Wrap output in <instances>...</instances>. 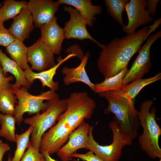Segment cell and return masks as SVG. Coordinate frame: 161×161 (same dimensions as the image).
<instances>
[{
  "mask_svg": "<svg viewBox=\"0 0 161 161\" xmlns=\"http://www.w3.org/2000/svg\"><path fill=\"white\" fill-rule=\"evenodd\" d=\"M46 110L24 120V123L32 126L30 143L35 149L39 151L41 137L45 131L55 124L58 117L66 110V99L58 97L47 101Z\"/></svg>",
  "mask_w": 161,
  "mask_h": 161,
  "instance_id": "cell-5",
  "label": "cell"
},
{
  "mask_svg": "<svg viewBox=\"0 0 161 161\" xmlns=\"http://www.w3.org/2000/svg\"><path fill=\"white\" fill-rule=\"evenodd\" d=\"M90 55L89 52H86L81 59L80 64L76 67L65 66L63 68L61 73L64 75L63 80L65 85L69 86L73 83L82 82L88 86L95 92L94 84L90 81L85 68Z\"/></svg>",
  "mask_w": 161,
  "mask_h": 161,
  "instance_id": "cell-17",
  "label": "cell"
},
{
  "mask_svg": "<svg viewBox=\"0 0 161 161\" xmlns=\"http://www.w3.org/2000/svg\"><path fill=\"white\" fill-rule=\"evenodd\" d=\"M14 116L9 114L0 113V137L4 138L10 142H16L15 124Z\"/></svg>",
  "mask_w": 161,
  "mask_h": 161,
  "instance_id": "cell-24",
  "label": "cell"
},
{
  "mask_svg": "<svg viewBox=\"0 0 161 161\" xmlns=\"http://www.w3.org/2000/svg\"><path fill=\"white\" fill-rule=\"evenodd\" d=\"M65 99L66 110L58 117L57 124L44 133L41 140L39 148L50 156L57 152L85 119L91 117L96 107L95 102L86 92H73Z\"/></svg>",
  "mask_w": 161,
  "mask_h": 161,
  "instance_id": "cell-1",
  "label": "cell"
},
{
  "mask_svg": "<svg viewBox=\"0 0 161 161\" xmlns=\"http://www.w3.org/2000/svg\"><path fill=\"white\" fill-rule=\"evenodd\" d=\"M20 161H46V160L43 154L34 148L30 142Z\"/></svg>",
  "mask_w": 161,
  "mask_h": 161,
  "instance_id": "cell-28",
  "label": "cell"
},
{
  "mask_svg": "<svg viewBox=\"0 0 161 161\" xmlns=\"http://www.w3.org/2000/svg\"><path fill=\"white\" fill-rule=\"evenodd\" d=\"M41 30V40L47 45L54 54H60L62 45L66 38L63 29L58 24L57 18L55 16L49 22L43 25Z\"/></svg>",
  "mask_w": 161,
  "mask_h": 161,
  "instance_id": "cell-14",
  "label": "cell"
},
{
  "mask_svg": "<svg viewBox=\"0 0 161 161\" xmlns=\"http://www.w3.org/2000/svg\"><path fill=\"white\" fill-rule=\"evenodd\" d=\"M113 134V141L109 145H100L94 139L93 127L90 126L86 143L87 149L92 151L104 161H118L121 155L123 147L132 143V138L122 131L117 123L114 118L109 124Z\"/></svg>",
  "mask_w": 161,
  "mask_h": 161,
  "instance_id": "cell-6",
  "label": "cell"
},
{
  "mask_svg": "<svg viewBox=\"0 0 161 161\" xmlns=\"http://www.w3.org/2000/svg\"><path fill=\"white\" fill-rule=\"evenodd\" d=\"M60 4H66L75 8L86 21L87 25L92 27L97 15L101 13L102 7L100 5H94L90 0H59Z\"/></svg>",
  "mask_w": 161,
  "mask_h": 161,
  "instance_id": "cell-19",
  "label": "cell"
},
{
  "mask_svg": "<svg viewBox=\"0 0 161 161\" xmlns=\"http://www.w3.org/2000/svg\"><path fill=\"white\" fill-rule=\"evenodd\" d=\"M71 157H76L84 161H104L91 151H89L84 154L74 153L71 156Z\"/></svg>",
  "mask_w": 161,
  "mask_h": 161,
  "instance_id": "cell-30",
  "label": "cell"
},
{
  "mask_svg": "<svg viewBox=\"0 0 161 161\" xmlns=\"http://www.w3.org/2000/svg\"><path fill=\"white\" fill-rule=\"evenodd\" d=\"M33 127L30 126L25 132L19 134H16V148L14 155L11 161H20L26 149L29 146L30 141V137L32 130Z\"/></svg>",
  "mask_w": 161,
  "mask_h": 161,
  "instance_id": "cell-27",
  "label": "cell"
},
{
  "mask_svg": "<svg viewBox=\"0 0 161 161\" xmlns=\"http://www.w3.org/2000/svg\"><path fill=\"white\" fill-rule=\"evenodd\" d=\"M159 161H161V160H160Z\"/></svg>",
  "mask_w": 161,
  "mask_h": 161,
  "instance_id": "cell-37",
  "label": "cell"
},
{
  "mask_svg": "<svg viewBox=\"0 0 161 161\" xmlns=\"http://www.w3.org/2000/svg\"><path fill=\"white\" fill-rule=\"evenodd\" d=\"M75 56H76L75 55L72 54L68 55L64 59L61 56H59L57 59L58 63L55 66L38 73L33 72L30 68L24 70L26 77L31 86L35 80L38 79L41 82L43 87L47 86L50 88L51 90L55 92L58 89L59 83L57 81H54L53 78L57 73V69L64 62L70 58Z\"/></svg>",
  "mask_w": 161,
  "mask_h": 161,
  "instance_id": "cell-16",
  "label": "cell"
},
{
  "mask_svg": "<svg viewBox=\"0 0 161 161\" xmlns=\"http://www.w3.org/2000/svg\"><path fill=\"white\" fill-rule=\"evenodd\" d=\"M108 102L104 112L112 113L120 130L134 140L138 135L139 129V111L134 107V100H130L120 90L109 91L99 93Z\"/></svg>",
  "mask_w": 161,
  "mask_h": 161,
  "instance_id": "cell-3",
  "label": "cell"
},
{
  "mask_svg": "<svg viewBox=\"0 0 161 161\" xmlns=\"http://www.w3.org/2000/svg\"><path fill=\"white\" fill-rule=\"evenodd\" d=\"M159 1L158 0H147V7L150 15L154 16L155 14Z\"/></svg>",
  "mask_w": 161,
  "mask_h": 161,
  "instance_id": "cell-33",
  "label": "cell"
},
{
  "mask_svg": "<svg viewBox=\"0 0 161 161\" xmlns=\"http://www.w3.org/2000/svg\"><path fill=\"white\" fill-rule=\"evenodd\" d=\"M153 103V100H147L140 105L138 119L143 131L142 134L138 136V140L141 148L149 157L161 159L159 139L161 129L156 122V108H151Z\"/></svg>",
  "mask_w": 161,
  "mask_h": 161,
  "instance_id": "cell-4",
  "label": "cell"
},
{
  "mask_svg": "<svg viewBox=\"0 0 161 161\" xmlns=\"http://www.w3.org/2000/svg\"><path fill=\"white\" fill-rule=\"evenodd\" d=\"M4 23L0 21V45L6 47L16 39L8 29L4 25Z\"/></svg>",
  "mask_w": 161,
  "mask_h": 161,
  "instance_id": "cell-29",
  "label": "cell"
},
{
  "mask_svg": "<svg viewBox=\"0 0 161 161\" xmlns=\"http://www.w3.org/2000/svg\"><path fill=\"white\" fill-rule=\"evenodd\" d=\"M34 28L32 16L26 5L13 18L8 30L15 39L23 43L29 37Z\"/></svg>",
  "mask_w": 161,
  "mask_h": 161,
  "instance_id": "cell-15",
  "label": "cell"
},
{
  "mask_svg": "<svg viewBox=\"0 0 161 161\" xmlns=\"http://www.w3.org/2000/svg\"><path fill=\"white\" fill-rule=\"evenodd\" d=\"M27 3L25 0H5L0 8V21L4 23L10 19L13 18L20 13Z\"/></svg>",
  "mask_w": 161,
  "mask_h": 161,
  "instance_id": "cell-23",
  "label": "cell"
},
{
  "mask_svg": "<svg viewBox=\"0 0 161 161\" xmlns=\"http://www.w3.org/2000/svg\"><path fill=\"white\" fill-rule=\"evenodd\" d=\"M161 79V73L148 78L136 79L124 86L120 90L123 92L130 100H134L136 96L145 86Z\"/></svg>",
  "mask_w": 161,
  "mask_h": 161,
  "instance_id": "cell-22",
  "label": "cell"
},
{
  "mask_svg": "<svg viewBox=\"0 0 161 161\" xmlns=\"http://www.w3.org/2000/svg\"><path fill=\"white\" fill-rule=\"evenodd\" d=\"M6 51L22 70H24L30 68L28 64V47L23 42L16 39L6 47Z\"/></svg>",
  "mask_w": 161,
  "mask_h": 161,
  "instance_id": "cell-20",
  "label": "cell"
},
{
  "mask_svg": "<svg viewBox=\"0 0 161 161\" xmlns=\"http://www.w3.org/2000/svg\"><path fill=\"white\" fill-rule=\"evenodd\" d=\"M60 4L52 0H30L27 6L30 12L35 26L40 28L55 16Z\"/></svg>",
  "mask_w": 161,
  "mask_h": 161,
  "instance_id": "cell-13",
  "label": "cell"
},
{
  "mask_svg": "<svg viewBox=\"0 0 161 161\" xmlns=\"http://www.w3.org/2000/svg\"><path fill=\"white\" fill-rule=\"evenodd\" d=\"M14 79V77L13 76L7 77L4 76L0 63V91L11 88L12 84L10 82Z\"/></svg>",
  "mask_w": 161,
  "mask_h": 161,
  "instance_id": "cell-31",
  "label": "cell"
},
{
  "mask_svg": "<svg viewBox=\"0 0 161 161\" xmlns=\"http://www.w3.org/2000/svg\"><path fill=\"white\" fill-rule=\"evenodd\" d=\"M12 89L18 100V104L15 106L14 116L16 123L18 126L24 120L23 116L25 113L32 115L39 113L41 111L43 112L46 110L48 105L47 101L44 102V100H49L59 97L55 92L51 90L35 95L30 94L27 89L22 87Z\"/></svg>",
  "mask_w": 161,
  "mask_h": 161,
  "instance_id": "cell-7",
  "label": "cell"
},
{
  "mask_svg": "<svg viewBox=\"0 0 161 161\" xmlns=\"http://www.w3.org/2000/svg\"><path fill=\"white\" fill-rule=\"evenodd\" d=\"M17 98L11 88L0 91V111L2 114L14 116Z\"/></svg>",
  "mask_w": 161,
  "mask_h": 161,
  "instance_id": "cell-25",
  "label": "cell"
},
{
  "mask_svg": "<svg viewBox=\"0 0 161 161\" xmlns=\"http://www.w3.org/2000/svg\"><path fill=\"white\" fill-rule=\"evenodd\" d=\"M10 148L9 144L3 142L0 139V161H2V158L4 153L10 150Z\"/></svg>",
  "mask_w": 161,
  "mask_h": 161,
  "instance_id": "cell-34",
  "label": "cell"
},
{
  "mask_svg": "<svg viewBox=\"0 0 161 161\" xmlns=\"http://www.w3.org/2000/svg\"><path fill=\"white\" fill-rule=\"evenodd\" d=\"M64 10L70 14L69 20L65 24L64 30L65 38L76 39L79 40L89 39L93 41L103 48L105 45L100 44L89 34L86 28V22L79 12L71 6H64Z\"/></svg>",
  "mask_w": 161,
  "mask_h": 161,
  "instance_id": "cell-11",
  "label": "cell"
},
{
  "mask_svg": "<svg viewBox=\"0 0 161 161\" xmlns=\"http://www.w3.org/2000/svg\"><path fill=\"white\" fill-rule=\"evenodd\" d=\"M161 36V30L152 34L148 38L145 44L139 48L137 56L123 78L122 84L123 86L142 78L145 74L149 72L152 66L151 47Z\"/></svg>",
  "mask_w": 161,
  "mask_h": 161,
  "instance_id": "cell-8",
  "label": "cell"
},
{
  "mask_svg": "<svg viewBox=\"0 0 161 161\" xmlns=\"http://www.w3.org/2000/svg\"><path fill=\"white\" fill-rule=\"evenodd\" d=\"M54 53L40 38L32 45L28 47L27 61L30 69L40 72L55 66Z\"/></svg>",
  "mask_w": 161,
  "mask_h": 161,
  "instance_id": "cell-10",
  "label": "cell"
},
{
  "mask_svg": "<svg viewBox=\"0 0 161 161\" xmlns=\"http://www.w3.org/2000/svg\"><path fill=\"white\" fill-rule=\"evenodd\" d=\"M39 151L41 152L42 153L44 156L45 158L46 161H58L52 158H51L50 155L48 153L40 148H39ZM72 161H78L76 160H72Z\"/></svg>",
  "mask_w": 161,
  "mask_h": 161,
  "instance_id": "cell-35",
  "label": "cell"
},
{
  "mask_svg": "<svg viewBox=\"0 0 161 161\" xmlns=\"http://www.w3.org/2000/svg\"><path fill=\"white\" fill-rule=\"evenodd\" d=\"M0 63L5 77L7 76V73L9 72L15 78V82L12 85V88L22 87L28 90L30 87L31 85L26 77L24 70L21 68L16 62L8 57L0 49Z\"/></svg>",
  "mask_w": 161,
  "mask_h": 161,
  "instance_id": "cell-18",
  "label": "cell"
},
{
  "mask_svg": "<svg viewBox=\"0 0 161 161\" xmlns=\"http://www.w3.org/2000/svg\"><path fill=\"white\" fill-rule=\"evenodd\" d=\"M128 70L127 67H126L115 76L105 78L102 82L94 84L95 92L99 94L120 90L124 86L122 84L123 79Z\"/></svg>",
  "mask_w": 161,
  "mask_h": 161,
  "instance_id": "cell-21",
  "label": "cell"
},
{
  "mask_svg": "<svg viewBox=\"0 0 161 161\" xmlns=\"http://www.w3.org/2000/svg\"><path fill=\"white\" fill-rule=\"evenodd\" d=\"M12 156L10 155H9L7 161H11Z\"/></svg>",
  "mask_w": 161,
  "mask_h": 161,
  "instance_id": "cell-36",
  "label": "cell"
},
{
  "mask_svg": "<svg viewBox=\"0 0 161 161\" xmlns=\"http://www.w3.org/2000/svg\"><path fill=\"white\" fill-rule=\"evenodd\" d=\"M90 126L84 122L71 133L68 142L57 152L62 161L72 160L71 156L72 154L80 148L87 149L86 143Z\"/></svg>",
  "mask_w": 161,
  "mask_h": 161,
  "instance_id": "cell-12",
  "label": "cell"
},
{
  "mask_svg": "<svg viewBox=\"0 0 161 161\" xmlns=\"http://www.w3.org/2000/svg\"><path fill=\"white\" fill-rule=\"evenodd\" d=\"M129 0H105L107 11L111 16L122 27L124 26L122 13Z\"/></svg>",
  "mask_w": 161,
  "mask_h": 161,
  "instance_id": "cell-26",
  "label": "cell"
},
{
  "mask_svg": "<svg viewBox=\"0 0 161 161\" xmlns=\"http://www.w3.org/2000/svg\"><path fill=\"white\" fill-rule=\"evenodd\" d=\"M149 27L144 26L134 33L113 39L102 48L97 67L104 78L117 75L127 67L130 59L148 37Z\"/></svg>",
  "mask_w": 161,
  "mask_h": 161,
  "instance_id": "cell-2",
  "label": "cell"
},
{
  "mask_svg": "<svg viewBox=\"0 0 161 161\" xmlns=\"http://www.w3.org/2000/svg\"><path fill=\"white\" fill-rule=\"evenodd\" d=\"M66 52H71V54L75 55L80 60L83 57L84 54L79 45L76 44L70 47L66 51Z\"/></svg>",
  "mask_w": 161,
  "mask_h": 161,
  "instance_id": "cell-32",
  "label": "cell"
},
{
  "mask_svg": "<svg viewBox=\"0 0 161 161\" xmlns=\"http://www.w3.org/2000/svg\"><path fill=\"white\" fill-rule=\"evenodd\" d=\"M147 3L146 0H129L125 9L128 17V23L122 27L123 32L127 34H133L140 26L153 21V18L146 9Z\"/></svg>",
  "mask_w": 161,
  "mask_h": 161,
  "instance_id": "cell-9",
  "label": "cell"
}]
</instances>
